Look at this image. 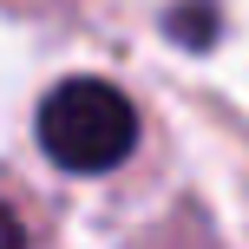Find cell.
<instances>
[{"label":"cell","mask_w":249,"mask_h":249,"mask_svg":"<svg viewBox=\"0 0 249 249\" xmlns=\"http://www.w3.org/2000/svg\"><path fill=\"white\" fill-rule=\"evenodd\" d=\"M39 144H46V158L59 164V171L99 177V171H112V164L131 158L138 112L105 79H66V86H53L46 105H39Z\"/></svg>","instance_id":"cell-1"},{"label":"cell","mask_w":249,"mask_h":249,"mask_svg":"<svg viewBox=\"0 0 249 249\" xmlns=\"http://www.w3.org/2000/svg\"><path fill=\"white\" fill-rule=\"evenodd\" d=\"M0 249H26V230H20V216L0 203Z\"/></svg>","instance_id":"cell-2"}]
</instances>
